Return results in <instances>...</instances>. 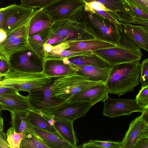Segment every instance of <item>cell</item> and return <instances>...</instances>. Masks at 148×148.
Segmentation results:
<instances>
[{
    "label": "cell",
    "instance_id": "obj_1",
    "mask_svg": "<svg viewBox=\"0 0 148 148\" xmlns=\"http://www.w3.org/2000/svg\"><path fill=\"white\" fill-rule=\"evenodd\" d=\"M140 60H138L113 66L105 84L108 94L120 96L134 91L140 82Z\"/></svg>",
    "mask_w": 148,
    "mask_h": 148
},
{
    "label": "cell",
    "instance_id": "obj_2",
    "mask_svg": "<svg viewBox=\"0 0 148 148\" xmlns=\"http://www.w3.org/2000/svg\"><path fill=\"white\" fill-rule=\"evenodd\" d=\"M0 87L10 88L18 91L29 93L31 91L43 88L51 84V78L43 70L40 72L26 71L10 68L0 73Z\"/></svg>",
    "mask_w": 148,
    "mask_h": 148
},
{
    "label": "cell",
    "instance_id": "obj_3",
    "mask_svg": "<svg viewBox=\"0 0 148 148\" xmlns=\"http://www.w3.org/2000/svg\"><path fill=\"white\" fill-rule=\"evenodd\" d=\"M121 37L119 44L114 47L92 51L110 64L112 68L118 64L140 60L141 49L123 32L119 25Z\"/></svg>",
    "mask_w": 148,
    "mask_h": 148
},
{
    "label": "cell",
    "instance_id": "obj_4",
    "mask_svg": "<svg viewBox=\"0 0 148 148\" xmlns=\"http://www.w3.org/2000/svg\"><path fill=\"white\" fill-rule=\"evenodd\" d=\"M83 22L86 31L95 38L117 46L119 43L121 36L119 24L102 17L93 11L85 9Z\"/></svg>",
    "mask_w": 148,
    "mask_h": 148
},
{
    "label": "cell",
    "instance_id": "obj_5",
    "mask_svg": "<svg viewBox=\"0 0 148 148\" xmlns=\"http://www.w3.org/2000/svg\"><path fill=\"white\" fill-rule=\"evenodd\" d=\"M103 84L105 83L90 81L75 73L56 78L51 84L50 89L52 96L67 101L82 91Z\"/></svg>",
    "mask_w": 148,
    "mask_h": 148
},
{
    "label": "cell",
    "instance_id": "obj_6",
    "mask_svg": "<svg viewBox=\"0 0 148 148\" xmlns=\"http://www.w3.org/2000/svg\"><path fill=\"white\" fill-rule=\"evenodd\" d=\"M29 23L8 35L0 42V59L9 66L12 57L15 54L28 51L34 53L29 41Z\"/></svg>",
    "mask_w": 148,
    "mask_h": 148
},
{
    "label": "cell",
    "instance_id": "obj_7",
    "mask_svg": "<svg viewBox=\"0 0 148 148\" xmlns=\"http://www.w3.org/2000/svg\"><path fill=\"white\" fill-rule=\"evenodd\" d=\"M0 8L3 13L4 21L0 29H3L7 36L28 24L35 11L34 8L15 3Z\"/></svg>",
    "mask_w": 148,
    "mask_h": 148
},
{
    "label": "cell",
    "instance_id": "obj_8",
    "mask_svg": "<svg viewBox=\"0 0 148 148\" xmlns=\"http://www.w3.org/2000/svg\"><path fill=\"white\" fill-rule=\"evenodd\" d=\"M51 84L43 88L32 90L29 93L27 96L29 97L31 110L49 114L67 102L51 96Z\"/></svg>",
    "mask_w": 148,
    "mask_h": 148
},
{
    "label": "cell",
    "instance_id": "obj_9",
    "mask_svg": "<svg viewBox=\"0 0 148 148\" xmlns=\"http://www.w3.org/2000/svg\"><path fill=\"white\" fill-rule=\"evenodd\" d=\"M86 3L83 0H57L43 8L55 22L70 20Z\"/></svg>",
    "mask_w": 148,
    "mask_h": 148
},
{
    "label": "cell",
    "instance_id": "obj_10",
    "mask_svg": "<svg viewBox=\"0 0 148 148\" xmlns=\"http://www.w3.org/2000/svg\"><path fill=\"white\" fill-rule=\"evenodd\" d=\"M103 114L110 118L124 115H130L133 112H142L143 110L136 99H115L109 97L103 102Z\"/></svg>",
    "mask_w": 148,
    "mask_h": 148
},
{
    "label": "cell",
    "instance_id": "obj_11",
    "mask_svg": "<svg viewBox=\"0 0 148 148\" xmlns=\"http://www.w3.org/2000/svg\"><path fill=\"white\" fill-rule=\"evenodd\" d=\"M92 106L89 102H67L53 112L47 114L55 120L64 119L74 121L77 119L85 116Z\"/></svg>",
    "mask_w": 148,
    "mask_h": 148
},
{
    "label": "cell",
    "instance_id": "obj_12",
    "mask_svg": "<svg viewBox=\"0 0 148 148\" xmlns=\"http://www.w3.org/2000/svg\"><path fill=\"white\" fill-rule=\"evenodd\" d=\"M0 94V111L29 110L31 109L28 97L21 95L18 91L7 88Z\"/></svg>",
    "mask_w": 148,
    "mask_h": 148
},
{
    "label": "cell",
    "instance_id": "obj_13",
    "mask_svg": "<svg viewBox=\"0 0 148 148\" xmlns=\"http://www.w3.org/2000/svg\"><path fill=\"white\" fill-rule=\"evenodd\" d=\"M108 94L105 84H103L82 91L73 96L67 101L89 102L93 106L99 101L103 102L109 97Z\"/></svg>",
    "mask_w": 148,
    "mask_h": 148
},
{
    "label": "cell",
    "instance_id": "obj_14",
    "mask_svg": "<svg viewBox=\"0 0 148 148\" xmlns=\"http://www.w3.org/2000/svg\"><path fill=\"white\" fill-rule=\"evenodd\" d=\"M124 33L140 49L148 52V27L131 23H120Z\"/></svg>",
    "mask_w": 148,
    "mask_h": 148
},
{
    "label": "cell",
    "instance_id": "obj_15",
    "mask_svg": "<svg viewBox=\"0 0 148 148\" xmlns=\"http://www.w3.org/2000/svg\"><path fill=\"white\" fill-rule=\"evenodd\" d=\"M147 126L140 116L132 121L121 142L122 148H135Z\"/></svg>",
    "mask_w": 148,
    "mask_h": 148
},
{
    "label": "cell",
    "instance_id": "obj_16",
    "mask_svg": "<svg viewBox=\"0 0 148 148\" xmlns=\"http://www.w3.org/2000/svg\"><path fill=\"white\" fill-rule=\"evenodd\" d=\"M29 110L10 111L11 120L9 122L11 127L16 132L29 134L38 135L34 129V126L28 118Z\"/></svg>",
    "mask_w": 148,
    "mask_h": 148
},
{
    "label": "cell",
    "instance_id": "obj_17",
    "mask_svg": "<svg viewBox=\"0 0 148 148\" xmlns=\"http://www.w3.org/2000/svg\"><path fill=\"white\" fill-rule=\"evenodd\" d=\"M43 70L50 75L57 77L76 73L78 66L72 63H66L63 60L43 61Z\"/></svg>",
    "mask_w": 148,
    "mask_h": 148
},
{
    "label": "cell",
    "instance_id": "obj_18",
    "mask_svg": "<svg viewBox=\"0 0 148 148\" xmlns=\"http://www.w3.org/2000/svg\"><path fill=\"white\" fill-rule=\"evenodd\" d=\"M55 22L43 9L34 11L29 22V36L51 28Z\"/></svg>",
    "mask_w": 148,
    "mask_h": 148
},
{
    "label": "cell",
    "instance_id": "obj_19",
    "mask_svg": "<svg viewBox=\"0 0 148 148\" xmlns=\"http://www.w3.org/2000/svg\"><path fill=\"white\" fill-rule=\"evenodd\" d=\"M69 47L66 50L75 52L92 51L115 47L116 45L95 38L69 42Z\"/></svg>",
    "mask_w": 148,
    "mask_h": 148
},
{
    "label": "cell",
    "instance_id": "obj_20",
    "mask_svg": "<svg viewBox=\"0 0 148 148\" xmlns=\"http://www.w3.org/2000/svg\"><path fill=\"white\" fill-rule=\"evenodd\" d=\"M34 129L48 148H75L65 140L58 132L53 133L35 127Z\"/></svg>",
    "mask_w": 148,
    "mask_h": 148
},
{
    "label": "cell",
    "instance_id": "obj_21",
    "mask_svg": "<svg viewBox=\"0 0 148 148\" xmlns=\"http://www.w3.org/2000/svg\"><path fill=\"white\" fill-rule=\"evenodd\" d=\"M28 118L34 127L53 133L58 132L54 126L55 120L49 114L31 110Z\"/></svg>",
    "mask_w": 148,
    "mask_h": 148
},
{
    "label": "cell",
    "instance_id": "obj_22",
    "mask_svg": "<svg viewBox=\"0 0 148 148\" xmlns=\"http://www.w3.org/2000/svg\"><path fill=\"white\" fill-rule=\"evenodd\" d=\"M109 71L92 66L83 65L78 66L76 73L90 81L105 84L108 78Z\"/></svg>",
    "mask_w": 148,
    "mask_h": 148
},
{
    "label": "cell",
    "instance_id": "obj_23",
    "mask_svg": "<svg viewBox=\"0 0 148 148\" xmlns=\"http://www.w3.org/2000/svg\"><path fill=\"white\" fill-rule=\"evenodd\" d=\"M55 121V128L62 137L75 148L78 147V140L73 127L74 121L64 119Z\"/></svg>",
    "mask_w": 148,
    "mask_h": 148
},
{
    "label": "cell",
    "instance_id": "obj_24",
    "mask_svg": "<svg viewBox=\"0 0 148 148\" xmlns=\"http://www.w3.org/2000/svg\"><path fill=\"white\" fill-rule=\"evenodd\" d=\"M68 59L71 63L77 66H92L108 71L112 68L108 63L94 53L91 56H76Z\"/></svg>",
    "mask_w": 148,
    "mask_h": 148
},
{
    "label": "cell",
    "instance_id": "obj_25",
    "mask_svg": "<svg viewBox=\"0 0 148 148\" xmlns=\"http://www.w3.org/2000/svg\"><path fill=\"white\" fill-rule=\"evenodd\" d=\"M52 35L51 28L29 36V43L34 50L35 54L40 57V55L41 54L43 59L45 54L43 45L51 38Z\"/></svg>",
    "mask_w": 148,
    "mask_h": 148
},
{
    "label": "cell",
    "instance_id": "obj_26",
    "mask_svg": "<svg viewBox=\"0 0 148 148\" xmlns=\"http://www.w3.org/2000/svg\"><path fill=\"white\" fill-rule=\"evenodd\" d=\"M83 0L86 3L92 2L100 3L107 8L110 12L113 13L118 12H121L131 15L133 16L130 8L128 3L125 0Z\"/></svg>",
    "mask_w": 148,
    "mask_h": 148
},
{
    "label": "cell",
    "instance_id": "obj_27",
    "mask_svg": "<svg viewBox=\"0 0 148 148\" xmlns=\"http://www.w3.org/2000/svg\"><path fill=\"white\" fill-rule=\"evenodd\" d=\"M25 52L19 53L16 56V60L14 61V67L10 68L21 71H35L37 65L31 62L29 56Z\"/></svg>",
    "mask_w": 148,
    "mask_h": 148
},
{
    "label": "cell",
    "instance_id": "obj_28",
    "mask_svg": "<svg viewBox=\"0 0 148 148\" xmlns=\"http://www.w3.org/2000/svg\"><path fill=\"white\" fill-rule=\"evenodd\" d=\"M92 51L84 52H75L66 50L62 51L58 54L49 55L45 54L43 61L48 60H62L64 58H69L72 57L78 56H88L93 55Z\"/></svg>",
    "mask_w": 148,
    "mask_h": 148
},
{
    "label": "cell",
    "instance_id": "obj_29",
    "mask_svg": "<svg viewBox=\"0 0 148 148\" xmlns=\"http://www.w3.org/2000/svg\"><path fill=\"white\" fill-rule=\"evenodd\" d=\"M48 148L38 135L29 134L21 140L20 148Z\"/></svg>",
    "mask_w": 148,
    "mask_h": 148
},
{
    "label": "cell",
    "instance_id": "obj_30",
    "mask_svg": "<svg viewBox=\"0 0 148 148\" xmlns=\"http://www.w3.org/2000/svg\"><path fill=\"white\" fill-rule=\"evenodd\" d=\"M81 147L83 148H122V145L121 142L91 140L84 143Z\"/></svg>",
    "mask_w": 148,
    "mask_h": 148
},
{
    "label": "cell",
    "instance_id": "obj_31",
    "mask_svg": "<svg viewBox=\"0 0 148 148\" xmlns=\"http://www.w3.org/2000/svg\"><path fill=\"white\" fill-rule=\"evenodd\" d=\"M5 134L11 148H20L21 140L26 136L24 133L16 132L11 127L8 129Z\"/></svg>",
    "mask_w": 148,
    "mask_h": 148
},
{
    "label": "cell",
    "instance_id": "obj_32",
    "mask_svg": "<svg viewBox=\"0 0 148 148\" xmlns=\"http://www.w3.org/2000/svg\"><path fill=\"white\" fill-rule=\"evenodd\" d=\"M57 0H20L23 6L33 8L43 9Z\"/></svg>",
    "mask_w": 148,
    "mask_h": 148
},
{
    "label": "cell",
    "instance_id": "obj_33",
    "mask_svg": "<svg viewBox=\"0 0 148 148\" xmlns=\"http://www.w3.org/2000/svg\"><path fill=\"white\" fill-rule=\"evenodd\" d=\"M135 99L138 104L143 109L148 106V86L141 87Z\"/></svg>",
    "mask_w": 148,
    "mask_h": 148
},
{
    "label": "cell",
    "instance_id": "obj_34",
    "mask_svg": "<svg viewBox=\"0 0 148 148\" xmlns=\"http://www.w3.org/2000/svg\"><path fill=\"white\" fill-rule=\"evenodd\" d=\"M140 79L141 87L148 86V58L143 60L140 63Z\"/></svg>",
    "mask_w": 148,
    "mask_h": 148
},
{
    "label": "cell",
    "instance_id": "obj_35",
    "mask_svg": "<svg viewBox=\"0 0 148 148\" xmlns=\"http://www.w3.org/2000/svg\"><path fill=\"white\" fill-rule=\"evenodd\" d=\"M127 2L130 8L132 13L135 21L134 23L138 21H148V14L137 7Z\"/></svg>",
    "mask_w": 148,
    "mask_h": 148
},
{
    "label": "cell",
    "instance_id": "obj_36",
    "mask_svg": "<svg viewBox=\"0 0 148 148\" xmlns=\"http://www.w3.org/2000/svg\"><path fill=\"white\" fill-rule=\"evenodd\" d=\"M84 8L86 10L93 11L102 17L116 24L120 23V22L115 17L114 13L112 12L105 11L101 9H89L85 7Z\"/></svg>",
    "mask_w": 148,
    "mask_h": 148
},
{
    "label": "cell",
    "instance_id": "obj_37",
    "mask_svg": "<svg viewBox=\"0 0 148 148\" xmlns=\"http://www.w3.org/2000/svg\"><path fill=\"white\" fill-rule=\"evenodd\" d=\"M148 14V0H125Z\"/></svg>",
    "mask_w": 148,
    "mask_h": 148
},
{
    "label": "cell",
    "instance_id": "obj_38",
    "mask_svg": "<svg viewBox=\"0 0 148 148\" xmlns=\"http://www.w3.org/2000/svg\"><path fill=\"white\" fill-rule=\"evenodd\" d=\"M70 46L69 42H62L54 46L53 49L50 52H45L44 56L45 54L53 55L60 53L62 51L66 50Z\"/></svg>",
    "mask_w": 148,
    "mask_h": 148
},
{
    "label": "cell",
    "instance_id": "obj_39",
    "mask_svg": "<svg viewBox=\"0 0 148 148\" xmlns=\"http://www.w3.org/2000/svg\"><path fill=\"white\" fill-rule=\"evenodd\" d=\"M0 148H11L7 141L6 135L3 131H0Z\"/></svg>",
    "mask_w": 148,
    "mask_h": 148
},
{
    "label": "cell",
    "instance_id": "obj_40",
    "mask_svg": "<svg viewBox=\"0 0 148 148\" xmlns=\"http://www.w3.org/2000/svg\"><path fill=\"white\" fill-rule=\"evenodd\" d=\"M135 148H148V137H142Z\"/></svg>",
    "mask_w": 148,
    "mask_h": 148
},
{
    "label": "cell",
    "instance_id": "obj_41",
    "mask_svg": "<svg viewBox=\"0 0 148 148\" xmlns=\"http://www.w3.org/2000/svg\"><path fill=\"white\" fill-rule=\"evenodd\" d=\"M141 113L140 116L142 119L148 126V106L144 108Z\"/></svg>",
    "mask_w": 148,
    "mask_h": 148
},
{
    "label": "cell",
    "instance_id": "obj_42",
    "mask_svg": "<svg viewBox=\"0 0 148 148\" xmlns=\"http://www.w3.org/2000/svg\"><path fill=\"white\" fill-rule=\"evenodd\" d=\"M54 48V46L47 43H45L43 45V49L45 52H50Z\"/></svg>",
    "mask_w": 148,
    "mask_h": 148
},
{
    "label": "cell",
    "instance_id": "obj_43",
    "mask_svg": "<svg viewBox=\"0 0 148 148\" xmlns=\"http://www.w3.org/2000/svg\"><path fill=\"white\" fill-rule=\"evenodd\" d=\"M7 36L6 32L2 29H0V42L4 40Z\"/></svg>",
    "mask_w": 148,
    "mask_h": 148
},
{
    "label": "cell",
    "instance_id": "obj_44",
    "mask_svg": "<svg viewBox=\"0 0 148 148\" xmlns=\"http://www.w3.org/2000/svg\"><path fill=\"white\" fill-rule=\"evenodd\" d=\"M5 62L0 60V73H3L5 72L6 69V66Z\"/></svg>",
    "mask_w": 148,
    "mask_h": 148
},
{
    "label": "cell",
    "instance_id": "obj_45",
    "mask_svg": "<svg viewBox=\"0 0 148 148\" xmlns=\"http://www.w3.org/2000/svg\"><path fill=\"white\" fill-rule=\"evenodd\" d=\"M4 21V14L2 10L0 9V28L2 27Z\"/></svg>",
    "mask_w": 148,
    "mask_h": 148
},
{
    "label": "cell",
    "instance_id": "obj_46",
    "mask_svg": "<svg viewBox=\"0 0 148 148\" xmlns=\"http://www.w3.org/2000/svg\"><path fill=\"white\" fill-rule=\"evenodd\" d=\"M133 24L140 25L148 27V21H138L134 23Z\"/></svg>",
    "mask_w": 148,
    "mask_h": 148
},
{
    "label": "cell",
    "instance_id": "obj_47",
    "mask_svg": "<svg viewBox=\"0 0 148 148\" xmlns=\"http://www.w3.org/2000/svg\"><path fill=\"white\" fill-rule=\"evenodd\" d=\"M143 137H148V126H147L145 129L144 131L143 135Z\"/></svg>",
    "mask_w": 148,
    "mask_h": 148
},
{
    "label": "cell",
    "instance_id": "obj_48",
    "mask_svg": "<svg viewBox=\"0 0 148 148\" xmlns=\"http://www.w3.org/2000/svg\"><path fill=\"white\" fill-rule=\"evenodd\" d=\"M3 120L2 117H0V131H3Z\"/></svg>",
    "mask_w": 148,
    "mask_h": 148
},
{
    "label": "cell",
    "instance_id": "obj_49",
    "mask_svg": "<svg viewBox=\"0 0 148 148\" xmlns=\"http://www.w3.org/2000/svg\"><path fill=\"white\" fill-rule=\"evenodd\" d=\"M27 54L28 55V56L29 57L31 55V53L30 52H28L27 53Z\"/></svg>",
    "mask_w": 148,
    "mask_h": 148
}]
</instances>
